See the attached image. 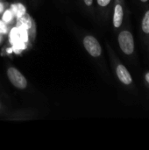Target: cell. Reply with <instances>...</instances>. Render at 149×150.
Returning a JSON list of instances; mask_svg holds the SVG:
<instances>
[{
    "label": "cell",
    "mask_w": 149,
    "mask_h": 150,
    "mask_svg": "<svg viewBox=\"0 0 149 150\" xmlns=\"http://www.w3.org/2000/svg\"><path fill=\"white\" fill-rule=\"evenodd\" d=\"M119 43L121 50L126 54H133L134 50V40L132 33L128 31H123L119 35Z\"/></svg>",
    "instance_id": "cell-1"
},
{
    "label": "cell",
    "mask_w": 149,
    "mask_h": 150,
    "mask_svg": "<svg viewBox=\"0 0 149 150\" xmlns=\"http://www.w3.org/2000/svg\"><path fill=\"white\" fill-rule=\"evenodd\" d=\"M8 77L11 81V83L18 89H25L27 85V81L25 77L20 73L17 69L11 67L8 69L7 71Z\"/></svg>",
    "instance_id": "cell-2"
},
{
    "label": "cell",
    "mask_w": 149,
    "mask_h": 150,
    "mask_svg": "<svg viewBox=\"0 0 149 150\" xmlns=\"http://www.w3.org/2000/svg\"><path fill=\"white\" fill-rule=\"evenodd\" d=\"M83 45L86 50L89 52V54L91 56L93 57L100 56L102 53V48H101L99 42L97 41L96 38H94L93 36H90V35L86 36L83 39Z\"/></svg>",
    "instance_id": "cell-3"
},
{
    "label": "cell",
    "mask_w": 149,
    "mask_h": 150,
    "mask_svg": "<svg viewBox=\"0 0 149 150\" xmlns=\"http://www.w3.org/2000/svg\"><path fill=\"white\" fill-rule=\"evenodd\" d=\"M117 75H118V77L119 78V80L126 85L131 84V83L133 82L130 73L128 72L126 68L123 65H119L117 67Z\"/></svg>",
    "instance_id": "cell-4"
},
{
    "label": "cell",
    "mask_w": 149,
    "mask_h": 150,
    "mask_svg": "<svg viewBox=\"0 0 149 150\" xmlns=\"http://www.w3.org/2000/svg\"><path fill=\"white\" fill-rule=\"evenodd\" d=\"M32 24V19L31 17L25 13L24 15L20 16L17 19V27L18 28H22V29H26L28 30Z\"/></svg>",
    "instance_id": "cell-5"
},
{
    "label": "cell",
    "mask_w": 149,
    "mask_h": 150,
    "mask_svg": "<svg viewBox=\"0 0 149 150\" xmlns=\"http://www.w3.org/2000/svg\"><path fill=\"white\" fill-rule=\"evenodd\" d=\"M123 21V8L120 4H117L114 10L113 25L115 27H119Z\"/></svg>",
    "instance_id": "cell-6"
},
{
    "label": "cell",
    "mask_w": 149,
    "mask_h": 150,
    "mask_svg": "<svg viewBox=\"0 0 149 150\" xmlns=\"http://www.w3.org/2000/svg\"><path fill=\"white\" fill-rule=\"evenodd\" d=\"M11 10L13 12V15H16L18 18L24 15L25 13V7L22 4H11Z\"/></svg>",
    "instance_id": "cell-7"
},
{
    "label": "cell",
    "mask_w": 149,
    "mask_h": 150,
    "mask_svg": "<svg viewBox=\"0 0 149 150\" xmlns=\"http://www.w3.org/2000/svg\"><path fill=\"white\" fill-rule=\"evenodd\" d=\"M18 40H21L20 34H19V29L18 27H14L11 29V33H10V41L11 44H14Z\"/></svg>",
    "instance_id": "cell-8"
},
{
    "label": "cell",
    "mask_w": 149,
    "mask_h": 150,
    "mask_svg": "<svg viewBox=\"0 0 149 150\" xmlns=\"http://www.w3.org/2000/svg\"><path fill=\"white\" fill-rule=\"evenodd\" d=\"M26 47V45H25V42H24L23 40H18L17 41L16 43L12 44V49H13V52L16 53V54H19L21 50H24L25 49Z\"/></svg>",
    "instance_id": "cell-9"
},
{
    "label": "cell",
    "mask_w": 149,
    "mask_h": 150,
    "mask_svg": "<svg viewBox=\"0 0 149 150\" xmlns=\"http://www.w3.org/2000/svg\"><path fill=\"white\" fill-rule=\"evenodd\" d=\"M142 30L146 33H149V11H148L142 20Z\"/></svg>",
    "instance_id": "cell-10"
},
{
    "label": "cell",
    "mask_w": 149,
    "mask_h": 150,
    "mask_svg": "<svg viewBox=\"0 0 149 150\" xmlns=\"http://www.w3.org/2000/svg\"><path fill=\"white\" fill-rule=\"evenodd\" d=\"M12 17H13V12L11 11V10H7L3 15V21L4 23H9L11 21Z\"/></svg>",
    "instance_id": "cell-11"
},
{
    "label": "cell",
    "mask_w": 149,
    "mask_h": 150,
    "mask_svg": "<svg viewBox=\"0 0 149 150\" xmlns=\"http://www.w3.org/2000/svg\"><path fill=\"white\" fill-rule=\"evenodd\" d=\"M19 29V34H20V40H23L24 42H26L28 40V32L26 29H22V28H18Z\"/></svg>",
    "instance_id": "cell-12"
},
{
    "label": "cell",
    "mask_w": 149,
    "mask_h": 150,
    "mask_svg": "<svg viewBox=\"0 0 149 150\" xmlns=\"http://www.w3.org/2000/svg\"><path fill=\"white\" fill-rule=\"evenodd\" d=\"M7 33V26L4 21L0 20V33Z\"/></svg>",
    "instance_id": "cell-13"
},
{
    "label": "cell",
    "mask_w": 149,
    "mask_h": 150,
    "mask_svg": "<svg viewBox=\"0 0 149 150\" xmlns=\"http://www.w3.org/2000/svg\"><path fill=\"white\" fill-rule=\"evenodd\" d=\"M111 2V0H97V3L100 6H106L109 4V3Z\"/></svg>",
    "instance_id": "cell-14"
},
{
    "label": "cell",
    "mask_w": 149,
    "mask_h": 150,
    "mask_svg": "<svg viewBox=\"0 0 149 150\" xmlns=\"http://www.w3.org/2000/svg\"><path fill=\"white\" fill-rule=\"evenodd\" d=\"M83 1H84L85 4L88 5V6H90L92 4V3H93V0H83Z\"/></svg>",
    "instance_id": "cell-15"
},
{
    "label": "cell",
    "mask_w": 149,
    "mask_h": 150,
    "mask_svg": "<svg viewBox=\"0 0 149 150\" xmlns=\"http://www.w3.org/2000/svg\"><path fill=\"white\" fill-rule=\"evenodd\" d=\"M12 52H13L12 47H11V48H8V49H7V53H8V54H11V53H12Z\"/></svg>",
    "instance_id": "cell-16"
},
{
    "label": "cell",
    "mask_w": 149,
    "mask_h": 150,
    "mask_svg": "<svg viewBox=\"0 0 149 150\" xmlns=\"http://www.w3.org/2000/svg\"><path fill=\"white\" fill-rule=\"evenodd\" d=\"M146 80L149 83V73H147V75H146Z\"/></svg>",
    "instance_id": "cell-17"
},
{
    "label": "cell",
    "mask_w": 149,
    "mask_h": 150,
    "mask_svg": "<svg viewBox=\"0 0 149 150\" xmlns=\"http://www.w3.org/2000/svg\"><path fill=\"white\" fill-rule=\"evenodd\" d=\"M3 10H4V5L0 3V12H2V11H3Z\"/></svg>",
    "instance_id": "cell-18"
},
{
    "label": "cell",
    "mask_w": 149,
    "mask_h": 150,
    "mask_svg": "<svg viewBox=\"0 0 149 150\" xmlns=\"http://www.w3.org/2000/svg\"><path fill=\"white\" fill-rule=\"evenodd\" d=\"M141 1H142V2H147L148 0H141Z\"/></svg>",
    "instance_id": "cell-19"
},
{
    "label": "cell",
    "mask_w": 149,
    "mask_h": 150,
    "mask_svg": "<svg viewBox=\"0 0 149 150\" xmlns=\"http://www.w3.org/2000/svg\"><path fill=\"white\" fill-rule=\"evenodd\" d=\"M0 42H1V38H0Z\"/></svg>",
    "instance_id": "cell-20"
}]
</instances>
